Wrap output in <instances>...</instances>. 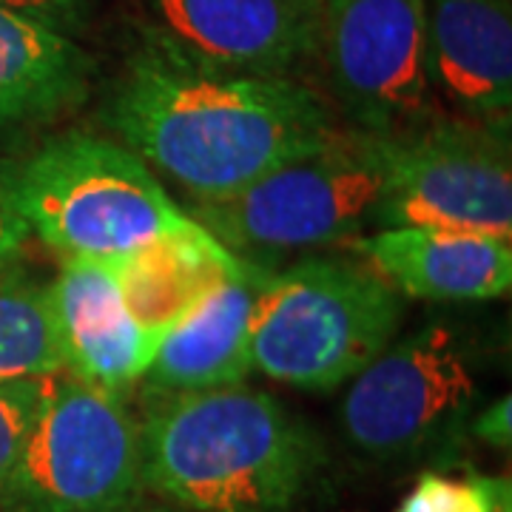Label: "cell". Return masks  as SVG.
<instances>
[{
    "label": "cell",
    "instance_id": "obj_1",
    "mask_svg": "<svg viewBox=\"0 0 512 512\" xmlns=\"http://www.w3.org/2000/svg\"><path fill=\"white\" fill-rule=\"evenodd\" d=\"M103 117L128 151L194 202L228 200L336 134L305 83L220 69L154 29L128 55Z\"/></svg>",
    "mask_w": 512,
    "mask_h": 512
},
{
    "label": "cell",
    "instance_id": "obj_2",
    "mask_svg": "<svg viewBox=\"0 0 512 512\" xmlns=\"http://www.w3.org/2000/svg\"><path fill=\"white\" fill-rule=\"evenodd\" d=\"M137 427L143 487L185 512H291L325 464L311 427L248 384L151 393Z\"/></svg>",
    "mask_w": 512,
    "mask_h": 512
},
{
    "label": "cell",
    "instance_id": "obj_3",
    "mask_svg": "<svg viewBox=\"0 0 512 512\" xmlns=\"http://www.w3.org/2000/svg\"><path fill=\"white\" fill-rule=\"evenodd\" d=\"M0 183L29 234L60 256L111 259L191 220L134 151L86 131L0 163Z\"/></svg>",
    "mask_w": 512,
    "mask_h": 512
},
{
    "label": "cell",
    "instance_id": "obj_4",
    "mask_svg": "<svg viewBox=\"0 0 512 512\" xmlns=\"http://www.w3.org/2000/svg\"><path fill=\"white\" fill-rule=\"evenodd\" d=\"M402 319L404 296L365 259L313 256L271 279L251 362L274 382L333 390L393 345Z\"/></svg>",
    "mask_w": 512,
    "mask_h": 512
},
{
    "label": "cell",
    "instance_id": "obj_5",
    "mask_svg": "<svg viewBox=\"0 0 512 512\" xmlns=\"http://www.w3.org/2000/svg\"><path fill=\"white\" fill-rule=\"evenodd\" d=\"M390 134L336 131L308 157L279 165L220 202H194L185 214L242 259L348 242L365 231L382 197Z\"/></svg>",
    "mask_w": 512,
    "mask_h": 512
},
{
    "label": "cell",
    "instance_id": "obj_6",
    "mask_svg": "<svg viewBox=\"0 0 512 512\" xmlns=\"http://www.w3.org/2000/svg\"><path fill=\"white\" fill-rule=\"evenodd\" d=\"M143 490L126 402L66 370L46 376L6 512H128Z\"/></svg>",
    "mask_w": 512,
    "mask_h": 512
},
{
    "label": "cell",
    "instance_id": "obj_7",
    "mask_svg": "<svg viewBox=\"0 0 512 512\" xmlns=\"http://www.w3.org/2000/svg\"><path fill=\"white\" fill-rule=\"evenodd\" d=\"M370 225L512 237L510 137L464 117L390 131V160Z\"/></svg>",
    "mask_w": 512,
    "mask_h": 512
},
{
    "label": "cell",
    "instance_id": "obj_8",
    "mask_svg": "<svg viewBox=\"0 0 512 512\" xmlns=\"http://www.w3.org/2000/svg\"><path fill=\"white\" fill-rule=\"evenodd\" d=\"M316 55L353 128L390 134L430 114L424 0H325Z\"/></svg>",
    "mask_w": 512,
    "mask_h": 512
},
{
    "label": "cell",
    "instance_id": "obj_9",
    "mask_svg": "<svg viewBox=\"0 0 512 512\" xmlns=\"http://www.w3.org/2000/svg\"><path fill=\"white\" fill-rule=\"evenodd\" d=\"M476 402V382L456 333L427 325L353 376L339 419L365 456H413L453 433Z\"/></svg>",
    "mask_w": 512,
    "mask_h": 512
},
{
    "label": "cell",
    "instance_id": "obj_10",
    "mask_svg": "<svg viewBox=\"0 0 512 512\" xmlns=\"http://www.w3.org/2000/svg\"><path fill=\"white\" fill-rule=\"evenodd\" d=\"M157 35L220 69L291 77L319 49L325 0H148Z\"/></svg>",
    "mask_w": 512,
    "mask_h": 512
},
{
    "label": "cell",
    "instance_id": "obj_11",
    "mask_svg": "<svg viewBox=\"0 0 512 512\" xmlns=\"http://www.w3.org/2000/svg\"><path fill=\"white\" fill-rule=\"evenodd\" d=\"M49 299L66 373L126 402L143 382L157 342L126 308L109 259L60 256Z\"/></svg>",
    "mask_w": 512,
    "mask_h": 512
},
{
    "label": "cell",
    "instance_id": "obj_12",
    "mask_svg": "<svg viewBox=\"0 0 512 512\" xmlns=\"http://www.w3.org/2000/svg\"><path fill=\"white\" fill-rule=\"evenodd\" d=\"M424 15L430 86L458 117L510 137V0H424Z\"/></svg>",
    "mask_w": 512,
    "mask_h": 512
},
{
    "label": "cell",
    "instance_id": "obj_13",
    "mask_svg": "<svg viewBox=\"0 0 512 512\" xmlns=\"http://www.w3.org/2000/svg\"><path fill=\"white\" fill-rule=\"evenodd\" d=\"M274 268L245 259V268L200 308L165 333L143 382L151 393H194L242 384L254 370L251 333Z\"/></svg>",
    "mask_w": 512,
    "mask_h": 512
},
{
    "label": "cell",
    "instance_id": "obj_14",
    "mask_svg": "<svg viewBox=\"0 0 512 512\" xmlns=\"http://www.w3.org/2000/svg\"><path fill=\"white\" fill-rule=\"evenodd\" d=\"M353 245L367 265L402 296L430 302H478L510 293V239L416 225L379 228Z\"/></svg>",
    "mask_w": 512,
    "mask_h": 512
},
{
    "label": "cell",
    "instance_id": "obj_15",
    "mask_svg": "<svg viewBox=\"0 0 512 512\" xmlns=\"http://www.w3.org/2000/svg\"><path fill=\"white\" fill-rule=\"evenodd\" d=\"M109 262L126 308L157 345L168 330L245 268V259L228 251L197 220L134 251L111 256Z\"/></svg>",
    "mask_w": 512,
    "mask_h": 512
},
{
    "label": "cell",
    "instance_id": "obj_16",
    "mask_svg": "<svg viewBox=\"0 0 512 512\" xmlns=\"http://www.w3.org/2000/svg\"><path fill=\"white\" fill-rule=\"evenodd\" d=\"M94 63L72 37L0 6V128L49 123L92 92Z\"/></svg>",
    "mask_w": 512,
    "mask_h": 512
},
{
    "label": "cell",
    "instance_id": "obj_17",
    "mask_svg": "<svg viewBox=\"0 0 512 512\" xmlns=\"http://www.w3.org/2000/svg\"><path fill=\"white\" fill-rule=\"evenodd\" d=\"M63 370L49 285L15 262L0 274V384L46 379Z\"/></svg>",
    "mask_w": 512,
    "mask_h": 512
},
{
    "label": "cell",
    "instance_id": "obj_18",
    "mask_svg": "<svg viewBox=\"0 0 512 512\" xmlns=\"http://www.w3.org/2000/svg\"><path fill=\"white\" fill-rule=\"evenodd\" d=\"M510 478L424 473L396 512H510Z\"/></svg>",
    "mask_w": 512,
    "mask_h": 512
},
{
    "label": "cell",
    "instance_id": "obj_19",
    "mask_svg": "<svg viewBox=\"0 0 512 512\" xmlns=\"http://www.w3.org/2000/svg\"><path fill=\"white\" fill-rule=\"evenodd\" d=\"M40 393L43 379L0 384V512H6V498L18 470L23 441L40 404Z\"/></svg>",
    "mask_w": 512,
    "mask_h": 512
},
{
    "label": "cell",
    "instance_id": "obj_20",
    "mask_svg": "<svg viewBox=\"0 0 512 512\" xmlns=\"http://www.w3.org/2000/svg\"><path fill=\"white\" fill-rule=\"evenodd\" d=\"M0 6L26 12L32 18L72 35L77 29H83L89 9H92V0H0Z\"/></svg>",
    "mask_w": 512,
    "mask_h": 512
},
{
    "label": "cell",
    "instance_id": "obj_21",
    "mask_svg": "<svg viewBox=\"0 0 512 512\" xmlns=\"http://www.w3.org/2000/svg\"><path fill=\"white\" fill-rule=\"evenodd\" d=\"M29 237H32L29 225L20 217L18 205L12 202L9 191L0 183V274L18 262Z\"/></svg>",
    "mask_w": 512,
    "mask_h": 512
},
{
    "label": "cell",
    "instance_id": "obj_22",
    "mask_svg": "<svg viewBox=\"0 0 512 512\" xmlns=\"http://www.w3.org/2000/svg\"><path fill=\"white\" fill-rule=\"evenodd\" d=\"M473 436L495 450H510L512 444V402L510 396L493 402L473 419Z\"/></svg>",
    "mask_w": 512,
    "mask_h": 512
}]
</instances>
